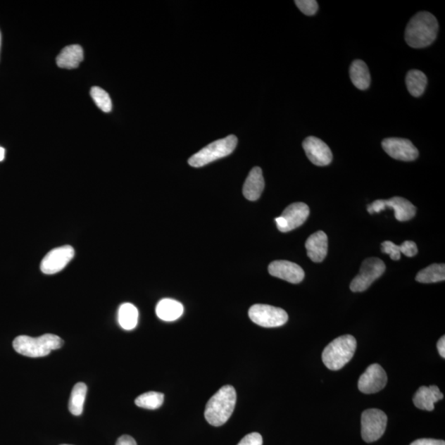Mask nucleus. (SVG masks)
<instances>
[{"label": "nucleus", "mask_w": 445, "mask_h": 445, "mask_svg": "<svg viewBox=\"0 0 445 445\" xmlns=\"http://www.w3.org/2000/svg\"><path fill=\"white\" fill-rule=\"evenodd\" d=\"M438 30L437 18L429 12H420L406 26L405 39L409 46L420 49L432 44L437 39Z\"/></svg>", "instance_id": "f257e3e1"}, {"label": "nucleus", "mask_w": 445, "mask_h": 445, "mask_svg": "<svg viewBox=\"0 0 445 445\" xmlns=\"http://www.w3.org/2000/svg\"><path fill=\"white\" fill-rule=\"evenodd\" d=\"M236 401L237 394L234 387H222L207 403L205 410L207 422L217 427L225 425L234 413Z\"/></svg>", "instance_id": "f03ea898"}, {"label": "nucleus", "mask_w": 445, "mask_h": 445, "mask_svg": "<svg viewBox=\"0 0 445 445\" xmlns=\"http://www.w3.org/2000/svg\"><path fill=\"white\" fill-rule=\"evenodd\" d=\"M63 345L64 341L54 334H45L37 338L19 336L13 342L14 350L19 354L31 358L46 356Z\"/></svg>", "instance_id": "7ed1b4c3"}, {"label": "nucleus", "mask_w": 445, "mask_h": 445, "mask_svg": "<svg viewBox=\"0 0 445 445\" xmlns=\"http://www.w3.org/2000/svg\"><path fill=\"white\" fill-rule=\"evenodd\" d=\"M357 347L356 338L351 335L337 337L322 352V359L329 370H339L354 356Z\"/></svg>", "instance_id": "20e7f679"}, {"label": "nucleus", "mask_w": 445, "mask_h": 445, "mask_svg": "<svg viewBox=\"0 0 445 445\" xmlns=\"http://www.w3.org/2000/svg\"><path fill=\"white\" fill-rule=\"evenodd\" d=\"M237 144H238V139L233 134L225 139L216 140L192 156L188 163L193 168L204 167L218 159L229 156L234 152Z\"/></svg>", "instance_id": "39448f33"}, {"label": "nucleus", "mask_w": 445, "mask_h": 445, "mask_svg": "<svg viewBox=\"0 0 445 445\" xmlns=\"http://www.w3.org/2000/svg\"><path fill=\"white\" fill-rule=\"evenodd\" d=\"M388 417L380 409H368L361 415V437L366 443L380 439L385 432Z\"/></svg>", "instance_id": "423d86ee"}, {"label": "nucleus", "mask_w": 445, "mask_h": 445, "mask_svg": "<svg viewBox=\"0 0 445 445\" xmlns=\"http://www.w3.org/2000/svg\"><path fill=\"white\" fill-rule=\"evenodd\" d=\"M386 265L377 258H367L363 262L360 272L353 279L350 288L352 292H365L377 279L384 273Z\"/></svg>", "instance_id": "0eeeda50"}, {"label": "nucleus", "mask_w": 445, "mask_h": 445, "mask_svg": "<svg viewBox=\"0 0 445 445\" xmlns=\"http://www.w3.org/2000/svg\"><path fill=\"white\" fill-rule=\"evenodd\" d=\"M249 315L256 325L263 327H282L289 319L288 314L284 309L268 304H255L250 308Z\"/></svg>", "instance_id": "6e6552de"}, {"label": "nucleus", "mask_w": 445, "mask_h": 445, "mask_svg": "<svg viewBox=\"0 0 445 445\" xmlns=\"http://www.w3.org/2000/svg\"><path fill=\"white\" fill-rule=\"evenodd\" d=\"M75 249L66 245L59 246L48 253L42 261L41 270L46 275H53L61 272L70 261L74 258Z\"/></svg>", "instance_id": "1a4fd4ad"}, {"label": "nucleus", "mask_w": 445, "mask_h": 445, "mask_svg": "<svg viewBox=\"0 0 445 445\" xmlns=\"http://www.w3.org/2000/svg\"><path fill=\"white\" fill-rule=\"evenodd\" d=\"M388 382L383 367L373 364L367 368L365 373L361 376L358 382V389L365 394H373L384 389Z\"/></svg>", "instance_id": "9d476101"}, {"label": "nucleus", "mask_w": 445, "mask_h": 445, "mask_svg": "<svg viewBox=\"0 0 445 445\" xmlns=\"http://www.w3.org/2000/svg\"><path fill=\"white\" fill-rule=\"evenodd\" d=\"M382 146L389 156L396 161L410 162L419 156L418 149L409 139L388 138L383 140Z\"/></svg>", "instance_id": "9b49d317"}, {"label": "nucleus", "mask_w": 445, "mask_h": 445, "mask_svg": "<svg viewBox=\"0 0 445 445\" xmlns=\"http://www.w3.org/2000/svg\"><path fill=\"white\" fill-rule=\"evenodd\" d=\"M303 148L309 161L314 165L327 166L332 161V153L330 148L322 139L309 137L303 140Z\"/></svg>", "instance_id": "f8f14e48"}, {"label": "nucleus", "mask_w": 445, "mask_h": 445, "mask_svg": "<svg viewBox=\"0 0 445 445\" xmlns=\"http://www.w3.org/2000/svg\"><path fill=\"white\" fill-rule=\"evenodd\" d=\"M268 272L272 277L292 284L301 283L306 275L301 265L289 261H274L269 265Z\"/></svg>", "instance_id": "ddd939ff"}, {"label": "nucleus", "mask_w": 445, "mask_h": 445, "mask_svg": "<svg viewBox=\"0 0 445 445\" xmlns=\"http://www.w3.org/2000/svg\"><path fill=\"white\" fill-rule=\"evenodd\" d=\"M309 208L303 202H295L287 207L280 215L285 221L284 233L299 228L304 224L308 218Z\"/></svg>", "instance_id": "4468645a"}, {"label": "nucleus", "mask_w": 445, "mask_h": 445, "mask_svg": "<svg viewBox=\"0 0 445 445\" xmlns=\"http://www.w3.org/2000/svg\"><path fill=\"white\" fill-rule=\"evenodd\" d=\"M307 254L313 263H322L325 259L328 250L327 236L323 231H318L306 241Z\"/></svg>", "instance_id": "2eb2a0df"}, {"label": "nucleus", "mask_w": 445, "mask_h": 445, "mask_svg": "<svg viewBox=\"0 0 445 445\" xmlns=\"http://www.w3.org/2000/svg\"><path fill=\"white\" fill-rule=\"evenodd\" d=\"M444 399V395L437 386H422L413 396V403L418 408L432 412L434 409V404Z\"/></svg>", "instance_id": "dca6fc26"}, {"label": "nucleus", "mask_w": 445, "mask_h": 445, "mask_svg": "<svg viewBox=\"0 0 445 445\" xmlns=\"http://www.w3.org/2000/svg\"><path fill=\"white\" fill-rule=\"evenodd\" d=\"M264 187L265 181L262 169L259 167H255L251 169L246 179L243 188L244 196L249 201H258L262 195Z\"/></svg>", "instance_id": "f3484780"}, {"label": "nucleus", "mask_w": 445, "mask_h": 445, "mask_svg": "<svg viewBox=\"0 0 445 445\" xmlns=\"http://www.w3.org/2000/svg\"><path fill=\"white\" fill-rule=\"evenodd\" d=\"M384 203L386 208L389 207L394 211L396 220L400 222L412 220L417 213V208L403 197L395 196L389 200H384Z\"/></svg>", "instance_id": "a211bd4d"}, {"label": "nucleus", "mask_w": 445, "mask_h": 445, "mask_svg": "<svg viewBox=\"0 0 445 445\" xmlns=\"http://www.w3.org/2000/svg\"><path fill=\"white\" fill-rule=\"evenodd\" d=\"M84 60V51L79 45L66 46L56 58L57 65L63 69H75Z\"/></svg>", "instance_id": "6ab92c4d"}, {"label": "nucleus", "mask_w": 445, "mask_h": 445, "mask_svg": "<svg viewBox=\"0 0 445 445\" xmlns=\"http://www.w3.org/2000/svg\"><path fill=\"white\" fill-rule=\"evenodd\" d=\"M184 308L180 302L171 299H163L156 306L157 316L161 320L173 322L182 315Z\"/></svg>", "instance_id": "aec40b11"}, {"label": "nucleus", "mask_w": 445, "mask_h": 445, "mask_svg": "<svg viewBox=\"0 0 445 445\" xmlns=\"http://www.w3.org/2000/svg\"><path fill=\"white\" fill-rule=\"evenodd\" d=\"M350 76L353 84L358 89L365 90L370 85V74L364 61L356 60L353 61L350 68Z\"/></svg>", "instance_id": "412c9836"}, {"label": "nucleus", "mask_w": 445, "mask_h": 445, "mask_svg": "<svg viewBox=\"0 0 445 445\" xmlns=\"http://www.w3.org/2000/svg\"><path fill=\"white\" fill-rule=\"evenodd\" d=\"M406 84L409 93L415 98H418L424 94L427 88V78L422 71L410 70L406 75Z\"/></svg>", "instance_id": "4be33fe9"}, {"label": "nucleus", "mask_w": 445, "mask_h": 445, "mask_svg": "<svg viewBox=\"0 0 445 445\" xmlns=\"http://www.w3.org/2000/svg\"><path fill=\"white\" fill-rule=\"evenodd\" d=\"M445 280L444 264H432L418 272L415 280L420 283L430 284L444 282Z\"/></svg>", "instance_id": "5701e85b"}, {"label": "nucleus", "mask_w": 445, "mask_h": 445, "mask_svg": "<svg viewBox=\"0 0 445 445\" xmlns=\"http://www.w3.org/2000/svg\"><path fill=\"white\" fill-rule=\"evenodd\" d=\"M139 313L132 303H125L119 308L118 322L125 330H132L137 326Z\"/></svg>", "instance_id": "b1692460"}, {"label": "nucleus", "mask_w": 445, "mask_h": 445, "mask_svg": "<svg viewBox=\"0 0 445 445\" xmlns=\"http://www.w3.org/2000/svg\"><path fill=\"white\" fill-rule=\"evenodd\" d=\"M87 390L88 388L84 383L77 384L73 389L69 401V410L73 415H80L83 413Z\"/></svg>", "instance_id": "393cba45"}, {"label": "nucleus", "mask_w": 445, "mask_h": 445, "mask_svg": "<svg viewBox=\"0 0 445 445\" xmlns=\"http://www.w3.org/2000/svg\"><path fill=\"white\" fill-rule=\"evenodd\" d=\"M164 395L158 391H149L139 395L134 401L135 405L144 409L156 410L163 405Z\"/></svg>", "instance_id": "a878e982"}, {"label": "nucleus", "mask_w": 445, "mask_h": 445, "mask_svg": "<svg viewBox=\"0 0 445 445\" xmlns=\"http://www.w3.org/2000/svg\"><path fill=\"white\" fill-rule=\"evenodd\" d=\"M91 96L94 103L99 108L104 111V113H110L113 108V104L110 96L105 90L99 88V87H94L91 89Z\"/></svg>", "instance_id": "bb28decb"}, {"label": "nucleus", "mask_w": 445, "mask_h": 445, "mask_svg": "<svg viewBox=\"0 0 445 445\" xmlns=\"http://www.w3.org/2000/svg\"><path fill=\"white\" fill-rule=\"evenodd\" d=\"M294 3L299 11L307 16H313L318 12V4L315 0H296Z\"/></svg>", "instance_id": "cd10ccee"}, {"label": "nucleus", "mask_w": 445, "mask_h": 445, "mask_svg": "<svg viewBox=\"0 0 445 445\" xmlns=\"http://www.w3.org/2000/svg\"><path fill=\"white\" fill-rule=\"evenodd\" d=\"M382 253L390 256L391 260L399 261L401 258L400 246L391 241H385L382 244Z\"/></svg>", "instance_id": "c85d7f7f"}, {"label": "nucleus", "mask_w": 445, "mask_h": 445, "mask_svg": "<svg viewBox=\"0 0 445 445\" xmlns=\"http://www.w3.org/2000/svg\"><path fill=\"white\" fill-rule=\"evenodd\" d=\"M400 251L401 253L406 256L413 258L418 253V245L413 241H405L403 244L400 245Z\"/></svg>", "instance_id": "c756f323"}, {"label": "nucleus", "mask_w": 445, "mask_h": 445, "mask_svg": "<svg viewBox=\"0 0 445 445\" xmlns=\"http://www.w3.org/2000/svg\"><path fill=\"white\" fill-rule=\"evenodd\" d=\"M263 439L259 433H251L241 440L238 445H263Z\"/></svg>", "instance_id": "7c9ffc66"}, {"label": "nucleus", "mask_w": 445, "mask_h": 445, "mask_svg": "<svg viewBox=\"0 0 445 445\" xmlns=\"http://www.w3.org/2000/svg\"><path fill=\"white\" fill-rule=\"evenodd\" d=\"M386 209V206L384 203V200H377L375 201L372 204L368 205L367 211L370 213V214H374V213H380L382 211H384Z\"/></svg>", "instance_id": "2f4dec72"}, {"label": "nucleus", "mask_w": 445, "mask_h": 445, "mask_svg": "<svg viewBox=\"0 0 445 445\" xmlns=\"http://www.w3.org/2000/svg\"><path fill=\"white\" fill-rule=\"evenodd\" d=\"M410 445H445L444 440L434 439H420L415 440Z\"/></svg>", "instance_id": "473e14b6"}, {"label": "nucleus", "mask_w": 445, "mask_h": 445, "mask_svg": "<svg viewBox=\"0 0 445 445\" xmlns=\"http://www.w3.org/2000/svg\"><path fill=\"white\" fill-rule=\"evenodd\" d=\"M115 445H137V444L135 442L134 438L130 437V435L125 434L118 439Z\"/></svg>", "instance_id": "72a5a7b5"}, {"label": "nucleus", "mask_w": 445, "mask_h": 445, "mask_svg": "<svg viewBox=\"0 0 445 445\" xmlns=\"http://www.w3.org/2000/svg\"><path fill=\"white\" fill-rule=\"evenodd\" d=\"M437 349L440 356L445 358V337L443 336L437 343Z\"/></svg>", "instance_id": "f704fd0d"}, {"label": "nucleus", "mask_w": 445, "mask_h": 445, "mask_svg": "<svg viewBox=\"0 0 445 445\" xmlns=\"http://www.w3.org/2000/svg\"><path fill=\"white\" fill-rule=\"evenodd\" d=\"M4 153H6V151H4V149L2 147H0V162L3 161L4 159Z\"/></svg>", "instance_id": "c9c22d12"}, {"label": "nucleus", "mask_w": 445, "mask_h": 445, "mask_svg": "<svg viewBox=\"0 0 445 445\" xmlns=\"http://www.w3.org/2000/svg\"><path fill=\"white\" fill-rule=\"evenodd\" d=\"M0 47H1V32H0Z\"/></svg>", "instance_id": "e433bc0d"}, {"label": "nucleus", "mask_w": 445, "mask_h": 445, "mask_svg": "<svg viewBox=\"0 0 445 445\" xmlns=\"http://www.w3.org/2000/svg\"><path fill=\"white\" fill-rule=\"evenodd\" d=\"M62 445H70V444H62Z\"/></svg>", "instance_id": "4c0bfd02"}]
</instances>
